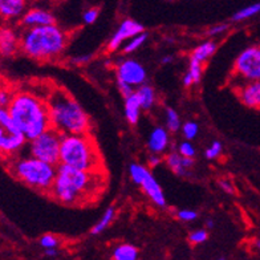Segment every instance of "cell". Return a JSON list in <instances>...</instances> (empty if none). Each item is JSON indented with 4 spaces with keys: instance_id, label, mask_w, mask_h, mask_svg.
Wrapping results in <instances>:
<instances>
[{
    "instance_id": "7a4b0ae2",
    "label": "cell",
    "mask_w": 260,
    "mask_h": 260,
    "mask_svg": "<svg viewBox=\"0 0 260 260\" xmlns=\"http://www.w3.org/2000/svg\"><path fill=\"white\" fill-rule=\"evenodd\" d=\"M7 109L28 141L52 127L47 99L39 96L38 93L15 90Z\"/></svg>"
},
{
    "instance_id": "f35d334b",
    "label": "cell",
    "mask_w": 260,
    "mask_h": 260,
    "mask_svg": "<svg viewBox=\"0 0 260 260\" xmlns=\"http://www.w3.org/2000/svg\"><path fill=\"white\" fill-rule=\"evenodd\" d=\"M90 60V56L88 55H84V56H79V57H75L72 60L73 64L76 65H82V64H86V62Z\"/></svg>"
},
{
    "instance_id": "60d3db41",
    "label": "cell",
    "mask_w": 260,
    "mask_h": 260,
    "mask_svg": "<svg viewBox=\"0 0 260 260\" xmlns=\"http://www.w3.org/2000/svg\"><path fill=\"white\" fill-rule=\"evenodd\" d=\"M44 253L49 257H55L56 255L58 253V251H57V248H45Z\"/></svg>"
},
{
    "instance_id": "8fae6325",
    "label": "cell",
    "mask_w": 260,
    "mask_h": 260,
    "mask_svg": "<svg viewBox=\"0 0 260 260\" xmlns=\"http://www.w3.org/2000/svg\"><path fill=\"white\" fill-rule=\"evenodd\" d=\"M117 80L126 82L129 85L141 86L146 82V69L141 62L133 58H125L118 62L116 68Z\"/></svg>"
},
{
    "instance_id": "4316f807",
    "label": "cell",
    "mask_w": 260,
    "mask_h": 260,
    "mask_svg": "<svg viewBox=\"0 0 260 260\" xmlns=\"http://www.w3.org/2000/svg\"><path fill=\"white\" fill-rule=\"evenodd\" d=\"M166 126L170 132H177L182 127L181 125V117L175 112L173 108L166 109Z\"/></svg>"
},
{
    "instance_id": "b9f144b4",
    "label": "cell",
    "mask_w": 260,
    "mask_h": 260,
    "mask_svg": "<svg viewBox=\"0 0 260 260\" xmlns=\"http://www.w3.org/2000/svg\"><path fill=\"white\" fill-rule=\"evenodd\" d=\"M173 60H174V58H173V56H166V57L162 58V64L164 65L171 64V62H173Z\"/></svg>"
},
{
    "instance_id": "ac0fdd59",
    "label": "cell",
    "mask_w": 260,
    "mask_h": 260,
    "mask_svg": "<svg viewBox=\"0 0 260 260\" xmlns=\"http://www.w3.org/2000/svg\"><path fill=\"white\" fill-rule=\"evenodd\" d=\"M123 106H125V117H126L127 122L136 125L140 120L141 109H142L137 93L134 92L133 94L125 97V105Z\"/></svg>"
},
{
    "instance_id": "f6af8a7d",
    "label": "cell",
    "mask_w": 260,
    "mask_h": 260,
    "mask_svg": "<svg viewBox=\"0 0 260 260\" xmlns=\"http://www.w3.org/2000/svg\"><path fill=\"white\" fill-rule=\"evenodd\" d=\"M169 2H171V0H169Z\"/></svg>"
},
{
    "instance_id": "2e32d148",
    "label": "cell",
    "mask_w": 260,
    "mask_h": 260,
    "mask_svg": "<svg viewBox=\"0 0 260 260\" xmlns=\"http://www.w3.org/2000/svg\"><path fill=\"white\" fill-rule=\"evenodd\" d=\"M169 144H170V137H169L168 130L161 126L151 130L149 140H147V149L150 153L159 155L164 154L168 150Z\"/></svg>"
},
{
    "instance_id": "ee69618b",
    "label": "cell",
    "mask_w": 260,
    "mask_h": 260,
    "mask_svg": "<svg viewBox=\"0 0 260 260\" xmlns=\"http://www.w3.org/2000/svg\"><path fill=\"white\" fill-rule=\"evenodd\" d=\"M256 247L260 250V240H259V242H256Z\"/></svg>"
},
{
    "instance_id": "4dcf8cb0",
    "label": "cell",
    "mask_w": 260,
    "mask_h": 260,
    "mask_svg": "<svg viewBox=\"0 0 260 260\" xmlns=\"http://www.w3.org/2000/svg\"><path fill=\"white\" fill-rule=\"evenodd\" d=\"M178 153L183 157H188V158H194L195 157V147L194 145L190 142V141H183L181 142L178 146Z\"/></svg>"
},
{
    "instance_id": "9a60e30c",
    "label": "cell",
    "mask_w": 260,
    "mask_h": 260,
    "mask_svg": "<svg viewBox=\"0 0 260 260\" xmlns=\"http://www.w3.org/2000/svg\"><path fill=\"white\" fill-rule=\"evenodd\" d=\"M20 49V38L10 27H0V55L12 56Z\"/></svg>"
},
{
    "instance_id": "5b68a950",
    "label": "cell",
    "mask_w": 260,
    "mask_h": 260,
    "mask_svg": "<svg viewBox=\"0 0 260 260\" xmlns=\"http://www.w3.org/2000/svg\"><path fill=\"white\" fill-rule=\"evenodd\" d=\"M60 164L81 170H105L103 154L90 133L62 134Z\"/></svg>"
},
{
    "instance_id": "ffe728a7",
    "label": "cell",
    "mask_w": 260,
    "mask_h": 260,
    "mask_svg": "<svg viewBox=\"0 0 260 260\" xmlns=\"http://www.w3.org/2000/svg\"><path fill=\"white\" fill-rule=\"evenodd\" d=\"M138 100H140L142 110H150L155 104V90L153 86L144 84V85L138 86L137 90Z\"/></svg>"
},
{
    "instance_id": "6da1fadb",
    "label": "cell",
    "mask_w": 260,
    "mask_h": 260,
    "mask_svg": "<svg viewBox=\"0 0 260 260\" xmlns=\"http://www.w3.org/2000/svg\"><path fill=\"white\" fill-rule=\"evenodd\" d=\"M106 181V170H81L58 164L49 194L65 206L89 205L103 194Z\"/></svg>"
},
{
    "instance_id": "cb8c5ba5",
    "label": "cell",
    "mask_w": 260,
    "mask_h": 260,
    "mask_svg": "<svg viewBox=\"0 0 260 260\" xmlns=\"http://www.w3.org/2000/svg\"><path fill=\"white\" fill-rule=\"evenodd\" d=\"M114 216H116V209H114V207H108V209L104 211L103 216L100 218L99 222H97L96 224L92 227V230H90L92 235H99V234H101L103 231H105L106 227H109L110 223L113 222Z\"/></svg>"
},
{
    "instance_id": "d590c367",
    "label": "cell",
    "mask_w": 260,
    "mask_h": 260,
    "mask_svg": "<svg viewBox=\"0 0 260 260\" xmlns=\"http://www.w3.org/2000/svg\"><path fill=\"white\" fill-rule=\"evenodd\" d=\"M117 86H118V90H120L121 96L122 97H127L136 92L133 86L129 85V84H126V82L121 81V80H117Z\"/></svg>"
},
{
    "instance_id": "603a6c76",
    "label": "cell",
    "mask_w": 260,
    "mask_h": 260,
    "mask_svg": "<svg viewBox=\"0 0 260 260\" xmlns=\"http://www.w3.org/2000/svg\"><path fill=\"white\" fill-rule=\"evenodd\" d=\"M138 257V250L133 244H118L113 250V259L116 260H136Z\"/></svg>"
},
{
    "instance_id": "ba28073f",
    "label": "cell",
    "mask_w": 260,
    "mask_h": 260,
    "mask_svg": "<svg viewBox=\"0 0 260 260\" xmlns=\"http://www.w3.org/2000/svg\"><path fill=\"white\" fill-rule=\"evenodd\" d=\"M62 134L53 127H49L34 140L28 141V153L48 164H60V149H61Z\"/></svg>"
},
{
    "instance_id": "e575fe53",
    "label": "cell",
    "mask_w": 260,
    "mask_h": 260,
    "mask_svg": "<svg viewBox=\"0 0 260 260\" xmlns=\"http://www.w3.org/2000/svg\"><path fill=\"white\" fill-rule=\"evenodd\" d=\"M177 216H178L182 222H192V220H195L198 218V214H197V211H194V210L185 209L179 210V211L177 212Z\"/></svg>"
},
{
    "instance_id": "484cf974",
    "label": "cell",
    "mask_w": 260,
    "mask_h": 260,
    "mask_svg": "<svg viewBox=\"0 0 260 260\" xmlns=\"http://www.w3.org/2000/svg\"><path fill=\"white\" fill-rule=\"evenodd\" d=\"M257 14H260V3L251 4V6H248V7H244L240 11H238V12L233 16V20L243 21V20H247V19H250V17L255 16V15Z\"/></svg>"
},
{
    "instance_id": "7c38bea8",
    "label": "cell",
    "mask_w": 260,
    "mask_h": 260,
    "mask_svg": "<svg viewBox=\"0 0 260 260\" xmlns=\"http://www.w3.org/2000/svg\"><path fill=\"white\" fill-rule=\"evenodd\" d=\"M141 32H144V25L133 20V19H125L108 43V51L114 52L120 49L121 45H123L125 41L136 36V35L141 34Z\"/></svg>"
},
{
    "instance_id": "3957f363",
    "label": "cell",
    "mask_w": 260,
    "mask_h": 260,
    "mask_svg": "<svg viewBox=\"0 0 260 260\" xmlns=\"http://www.w3.org/2000/svg\"><path fill=\"white\" fill-rule=\"evenodd\" d=\"M45 99L53 129L61 134L90 133L89 116L68 90L61 86H53Z\"/></svg>"
},
{
    "instance_id": "836d02e7",
    "label": "cell",
    "mask_w": 260,
    "mask_h": 260,
    "mask_svg": "<svg viewBox=\"0 0 260 260\" xmlns=\"http://www.w3.org/2000/svg\"><path fill=\"white\" fill-rule=\"evenodd\" d=\"M100 10L99 8H88L82 15V20L85 24H93L99 19Z\"/></svg>"
},
{
    "instance_id": "ab89813d",
    "label": "cell",
    "mask_w": 260,
    "mask_h": 260,
    "mask_svg": "<svg viewBox=\"0 0 260 260\" xmlns=\"http://www.w3.org/2000/svg\"><path fill=\"white\" fill-rule=\"evenodd\" d=\"M219 186L223 188V190H224V191L229 192V194H233L234 192L233 186H231V183H230L229 181H220Z\"/></svg>"
},
{
    "instance_id": "e0dca14e",
    "label": "cell",
    "mask_w": 260,
    "mask_h": 260,
    "mask_svg": "<svg viewBox=\"0 0 260 260\" xmlns=\"http://www.w3.org/2000/svg\"><path fill=\"white\" fill-rule=\"evenodd\" d=\"M240 101L248 108H260V80L247 81L239 89Z\"/></svg>"
},
{
    "instance_id": "d4e9b609",
    "label": "cell",
    "mask_w": 260,
    "mask_h": 260,
    "mask_svg": "<svg viewBox=\"0 0 260 260\" xmlns=\"http://www.w3.org/2000/svg\"><path fill=\"white\" fill-rule=\"evenodd\" d=\"M146 40H147V34L141 32V34L136 35V36H133V38H130L129 40H126V43H125L122 47V52L125 53V55H132V53H134L137 49H140L141 47L146 43Z\"/></svg>"
},
{
    "instance_id": "1f68e13d",
    "label": "cell",
    "mask_w": 260,
    "mask_h": 260,
    "mask_svg": "<svg viewBox=\"0 0 260 260\" xmlns=\"http://www.w3.org/2000/svg\"><path fill=\"white\" fill-rule=\"evenodd\" d=\"M40 246L43 248H57L58 246V239L55 235L52 234H45L40 238Z\"/></svg>"
},
{
    "instance_id": "83f0119b",
    "label": "cell",
    "mask_w": 260,
    "mask_h": 260,
    "mask_svg": "<svg viewBox=\"0 0 260 260\" xmlns=\"http://www.w3.org/2000/svg\"><path fill=\"white\" fill-rule=\"evenodd\" d=\"M199 133L198 123L194 121H187L182 125V134L186 140H194Z\"/></svg>"
},
{
    "instance_id": "30bf717a",
    "label": "cell",
    "mask_w": 260,
    "mask_h": 260,
    "mask_svg": "<svg viewBox=\"0 0 260 260\" xmlns=\"http://www.w3.org/2000/svg\"><path fill=\"white\" fill-rule=\"evenodd\" d=\"M234 72L246 81L260 80V47L244 49L235 60Z\"/></svg>"
},
{
    "instance_id": "f1b7e54d",
    "label": "cell",
    "mask_w": 260,
    "mask_h": 260,
    "mask_svg": "<svg viewBox=\"0 0 260 260\" xmlns=\"http://www.w3.org/2000/svg\"><path fill=\"white\" fill-rule=\"evenodd\" d=\"M223 153V146L219 141H214L211 145H210L205 151V157L207 159H216L219 158Z\"/></svg>"
},
{
    "instance_id": "f546056e",
    "label": "cell",
    "mask_w": 260,
    "mask_h": 260,
    "mask_svg": "<svg viewBox=\"0 0 260 260\" xmlns=\"http://www.w3.org/2000/svg\"><path fill=\"white\" fill-rule=\"evenodd\" d=\"M207 239H209V233H207V230H195V231H192V233L188 235L190 243L194 244V246L205 243Z\"/></svg>"
},
{
    "instance_id": "277c9868",
    "label": "cell",
    "mask_w": 260,
    "mask_h": 260,
    "mask_svg": "<svg viewBox=\"0 0 260 260\" xmlns=\"http://www.w3.org/2000/svg\"><path fill=\"white\" fill-rule=\"evenodd\" d=\"M69 41L68 32L57 24L25 28L20 36V49L36 61H55L64 53Z\"/></svg>"
},
{
    "instance_id": "52a82bcc",
    "label": "cell",
    "mask_w": 260,
    "mask_h": 260,
    "mask_svg": "<svg viewBox=\"0 0 260 260\" xmlns=\"http://www.w3.org/2000/svg\"><path fill=\"white\" fill-rule=\"evenodd\" d=\"M27 142L7 108L0 106V159L7 162L19 155Z\"/></svg>"
},
{
    "instance_id": "9c48e42d",
    "label": "cell",
    "mask_w": 260,
    "mask_h": 260,
    "mask_svg": "<svg viewBox=\"0 0 260 260\" xmlns=\"http://www.w3.org/2000/svg\"><path fill=\"white\" fill-rule=\"evenodd\" d=\"M129 175L132 181L136 185L140 186L146 197L150 199L151 202L155 206L164 207L166 205V198H165L164 191H162L161 186L154 178V175L151 174L150 170L145 168L144 165L140 164H132L129 166Z\"/></svg>"
},
{
    "instance_id": "bcb514c9",
    "label": "cell",
    "mask_w": 260,
    "mask_h": 260,
    "mask_svg": "<svg viewBox=\"0 0 260 260\" xmlns=\"http://www.w3.org/2000/svg\"><path fill=\"white\" fill-rule=\"evenodd\" d=\"M0 86H2V84H0Z\"/></svg>"
},
{
    "instance_id": "74e56055",
    "label": "cell",
    "mask_w": 260,
    "mask_h": 260,
    "mask_svg": "<svg viewBox=\"0 0 260 260\" xmlns=\"http://www.w3.org/2000/svg\"><path fill=\"white\" fill-rule=\"evenodd\" d=\"M147 161H149V166H150V168H155V166H158V165L161 164V155L150 153V155L147 158Z\"/></svg>"
},
{
    "instance_id": "5bb4252c",
    "label": "cell",
    "mask_w": 260,
    "mask_h": 260,
    "mask_svg": "<svg viewBox=\"0 0 260 260\" xmlns=\"http://www.w3.org/2000/svg\"><path fill=\"white\" fill-rule=\"evenodd\" d=\"M29 0H0V19L4 21L16 20L24 15Z\"/></svg>"
},
{
    "instance_id": "7402d4cb",
    "label": "cell",
    "mask_w": 260,
    "mask_h": 260,
    "mask_svg": "<svg viewBox=\"0 0 260 260\" xmlns=\"http://www.w3.org/2000/svg\"><path fill=\"white\" fill-rule=\"evenodd\" d=\"M165 162H166V165L170 168V170L173 171V173H175L177 175L185 177V175L187 174L188 169H186L185 164H183V155L179 154L178 151H177V153H175V151L169 153V154L166 155V158H165Z\"/></svg>"
},
{
    "instance_id": "d6986e66",
    "label": "cell",
    "mask_w": 260,
    "mask_h": 260,
    "mask_svg": "<svg viewBox=\"0 0 260 260\" xmlns=\"http://www.w3.org/2000/svg\"><path fill=\"white\" fill-rule=\"evenodd\" d=\"M202 73H203V67L202 62L197 61L194 58H190V64H188V71L183 76V85L186 88H190L194 84H198L202 79Z\"/></svg>"
},
{
    "instance_id": "d6a6232c",
    "label": "cell",
    "mask_w": 260,
    "mask_h": 260,
    "mask_svg": "<svg viewBox=\"0 0 260 260\" xmlns=\"http://www.w3.org/2000/svg\"><path fill=\"white\" fill-rule=\"evenodd\" d=\"M12 94H14V90H11L8 86H0V106L7 108L11 99H12Z\"/></svg>"
},
{
    "instance_id": "8992f818",
    "label": "cell",
    "mask_w": 260,
    "mask_h": 260,
    "mask_svg": "<svg viewBox=\"0 0 260 260\" xmlns=\"http://www.w3.org/2000/svg\"><path fill=\"white\" fill-rule=\"evenodd\" d=\"M7 162L8 170L17 181H20L21 183L39 192H44V194L51 192L57 173L56 165L41 161L32 155L28 157L16 155Z\"/></svg>"
},
{
    "instance_id": "44dd1931",
    "label": "cell",
    "mask_w": 260,
    "mask_h": 260,
    "mask_svg": "<svg viewBox=\"0 0 260 260\" xmlns=\"http://www.w3.org/2000/svg\"><path fill=\"white\" fill-rule=\"evenodd\" d=\"M216 51V43L215 41H205V43H202V44H199L197 48L192 51L191 53V57L190 58H194V60H197V61L199 62H205L207 61L210 57H211L214 53H215Z\"/></svg>"
},
{
    "instance_id": "4fadbf2b",
    "label": "cell",
    "mask_w": 260,
    "mask_h": 260,
    "mask_svg": "<svg viewBox=\"0 0 260 260\" xmlns=\"http://www.w3.org/2000/svg\"><path fill=\"white\" fill-rule=\"evenodd\" d=\"M56 17L53 16L51 11L44 8H31L24 12L20 17V24L25 28L39 27V25L55 24Z\"/></svg>"
},
{
    "instance_id": "8d00e7d4",
    "label": "cell",
    "mask_w": 260,
    "mask_h": 260,
    "mask_svg": "<svg viewBox=\"0 0 260 260\" xmlns=\"http://www.w3.org/2000/svg\"><path fill=\"white\" fill-rule=\"evenodd\" d=\"M227 31H229V25L227 24H216L214 25V27L210 28L207 34H209L210 36H216V35H222Z\"/></svg>"
},
{
    "instance_id": "7bdbcfd3",
    "label": "cell",
    "mask_w": 260,
    "mask_h": 260,
    "mask_svg": "<svg viewBox=\"0 0 260 260\" xmlns=\"http://www.w3.org/2000/svg\"><path fill=\"white\" fill-rule=\"evenodd\" d=\"M212 227H214V222L211 219L207 220V229H212Z\"/></svg>"
}]
</instances>
